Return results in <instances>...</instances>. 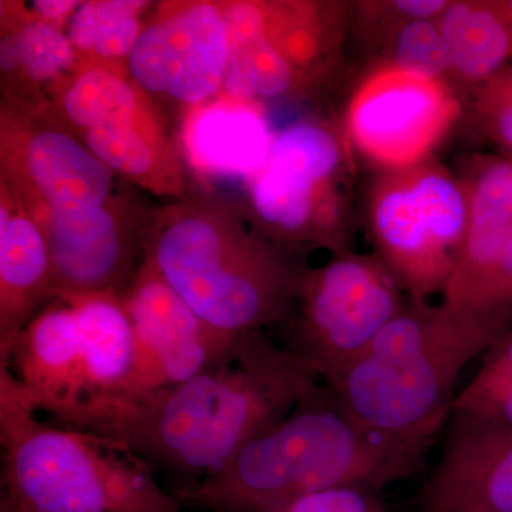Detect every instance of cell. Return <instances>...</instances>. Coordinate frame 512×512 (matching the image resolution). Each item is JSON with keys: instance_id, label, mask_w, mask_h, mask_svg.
<instances>
[{"instance_id": "obj_12", "label": "cell", "mask_w": 512, "mask_h": 512, "mask_svg": "<svg viewBox=\"0 0 512 512\" xmlns=\"http://www.w3.org/2000/svg\"><path fill=\"white\" fill-rule=\"evenodd\" d=\"M228 57L224 2L174 0L148 13L127 67L138 89L180 126L221 96Z\"/></svg>"}, {"instance_id": "obj_20", "label": "cell", "mask_w": 512, "mask_h": 512, "mask_svg": "<svg viewBox=\"0 0 512 512\" xmlns=\"http://www.w3.org/2000/svg\"><path fill=\"white\" fill-rule=\"evenodd\" d=\"M168 124L156 109L126 123L93 128L79 138L114 174L175 201L191 188L183 151Z\"/></svg>"}, {"instance_id": "obj_4", "label": "cell", "mask_w": 512, "mask_h": 512, "mask_svg": "<svg viewBox=\"0 0 512 512\" xmlns=\"http://www.w3.org/2000/svg\"><path fill=\"white\" fill-rule=\"evenodd\" d=\"M508 330L444 301L407 298L375 340L323 383L365 426L426 453L450 419L458 376Z\"/></svg>"}, {"instance_id": "obj_22", "label": "cell", "mask_w": 512, "mask_h": 512, "mask_svg": "<svg viewBox=\"0 0 512 512\" xmlns=\"http://www.w3.org/2000/svg\"><path fill=\"white\" fill-rule=\"evenodd\" d=\"M46 103L77 137L157 109L133 82L127 64L120 63H79L72 74L50 90Z\"/></svg>"}, {"instance_id": "obj_30", "label": "cell", "mask_w": 512, "mask_h": 512, "mask_svg": "<svg viewBox=\"0 0 512 512\" xmlns=\"http://www.w3.org/2000/svg\"><path fill=\"white\" fill-rule=\"evenodd\" d=\"M480 318L511 329L512 319V239L497 271L485 289L476 311Z\"/></svg>"}, {"instance_id": "obj_16", "label": "cell", "mask_w": 512, "mask_h": 512, "mask_svg": "<svg viewBox=\"0 0 512 512\" xmlns=\"http://www.w3.org/2000/svg\"><path fill=\"white\" fill-rule=\"evenodd\" d=\"M420 512H512V431L451 414Z\"/></svg>"}, {"instance_id": "obj_9", "label": "cell", "mask_w": 512, "mask_h": 512, "mask_svg": "<svg viewBox=\"0 0 512 512\" xmlns=\"http://www.w3.org/2000/svg\"><path fill=\"white\" fill-rule=\"evenodd\" d=\"M470 207L463 181L436 160L376 178L367 221L376 255L407 298L443 295L466 242Z\"/></svg>"}, {"instance_id": "obj_17", "label": "cell", "mask_w": 512, "mask_h": 512, "mask_svg": "<svg viewBox=\"0 0 512 512\" xmlns=\"http://www.w3.org/2000/svg\"><path fill=\"white\" fill-rule=\"evenodd\" d=\"M470 207L466 242L443 301L477 315L512 239V154L468 158L458 175Z\"/></svg>"}, {"instance_id": "obj_6", "label": "cell", "mask_w": 512, "mask_h": 512, "mask_svg": "<svg viewBox=\"0 0 512 512\" xmlns=\"http://www.w3.org/2000/svg\"><path fill=\"white\" fill-rule=\"evenodd\" d=\"M5 362L37 413L82 429L134 392L136 336L123 299L114 292L56 298L23 329Z\"/></svg>"}, {"instance_id": "obj_31", "label": "cell", "mask_w": 512, "mask_h": 512, "mask_svg": "<svg viewBox=\"0 0 512 512\" xmlns=\"http://www.w3.org/2000/svg\"><path fill=\"white\" fill-rule=\"evenodd\" d=\"M82 2L74 0H36L30 3V16L43 22L52 23L57 28L67 29L70 19Z\"/></svg>"}, {"instance_id": "obj_14", "label": "cell", "mask_w": 512, "mask_h": 512, "mask_svg": "<svg viewBox=\"0 0 512 512\" xmlns=\"http://www.w3.org/2000/svg\"><path fill=\"white\" fill-rule=\"evenodd\" d=\"M153 212L130 195L113 194L84 210L30 214L45 232L56 298L126 291L143 262Z\"/></svg>"}, {"instance_id": "obj_2", "label": "cell", "mask_w": 512, "mask_h": 512, "mask_svg": "<svg viewBox=\"0 0 512 512\" xmlns=\"http://www.w3.org/2000/svg\"><path fill=\"white\" fill-rule=\"evenodd\" d=\"M143 259L228 338L285 325L308 269L255 231L244 202L205 190L153 212Z\"/></svg>"}, {"instance_id": "obj_19", "label": "cell", "mask_w": 512, "mask_h": 512, "mask_svg": "<svg viewBox=\"0 0 512 512\" xmlns=\"http://www.w3.org/2000/svg\"><path fill=\"white\" fill-rule=\"evenodd\" d=\"M271 140L262 107L224 96L191 111L180 124L185 163L210 178L248 183L264 165Z\"/></svg>"}, {"instance_id": "obj_27", "label": "cell", "mask_w": 512, "mask_h": 512, "mask_svg": "<svg viewBox=\"0 0 512 512\" xmlns=\"http://www.w3.org/2000/svg\"><path fill=\"white\" fill-rule=\"evenodd\" d=\"M450 0H373L357 2V29L373 52L382 47L387 37L409 20H436Z\"/></svg>"}, {"instance_id": "obj_1", "label": "cell", "mask_w": 512, "mask_h": 512, "mask_svg": "<svg viewBox=\"0 0 512 512\" xmlns=\"http://www.w3.org/2000/svg\"><path fill=\"white\" fill-rule=\"evenodd\" d=\"M318 384L311 367L258 330L184 382L109 404L83 431L120 441L177 481L173 488L187 487L217 473Z\"/></svg>"}, {"instance_id": "obj_13", "label": "cell", "mask_w": 512, "mask_h": 512, "mask_svg": "<svg viewBox=\"0 0 512 512\" xmlns=\"http://www.w3.org/2000/svg\"><path fill=\"white\" fill-rule=\"evenodd\" d=\"M460 116L446 80L376 66L346 110L350 147L382 173L430 160Z\"/></svg>"}, {"instance_id": "obj_25", "label": "cell", "mask_w": 512, "mask_h": 512, "mask_svg": "<svg viewBox=\"0 0 512 512\" xmlns=\"http://www.w3.org/2000/svg\"><path fill=\"white\" fill-rule=\"evenodd\" d=\"M451 414L512 431V329L484 353L476 376L456 394Z\"/></svg>"}, {"instance_id": "obj_32", "label": "cell", "mask_w": 512, "mask_h": 512, "mask_svg": "<svg viewBox=\"0 0 512 512\" xmlns=\"http://www.w3.org/2000/svg\"><path fill=\"white\" fill-rule=\"evenodd\" d=\"M0 512H18L9 503L8 498L3 497L2 494H0Z\"/></svg>"}, {"instance_id": "obj_8", "label": "cell", "mask_w": 512, "mask_h": 512, "mask_svg": "<svg viewBox=\"0 0 512 512\" xmlns=\"http://www.w3.org/2000/svg\"><path fill=\"white\" fill-rule=\"evenodd\" d=\"M229 57L221 96L264 107L330 86L343 63L349 10L342 2H224Z\"/></svg>"}, {"instance_id": "obj_7", "label": "cell", "mask_w": 512, "mask_h": 512, "mask_svg": "<svg viewBox=\"0 0 512 512\" xmlns=\"http://www.w3.org/2000/svg\"><path fill=\"white\" fill-rule=\"evenodd\" d=\"M345 130L303 120L272 134L264 165L247 183L252 227L296 256L313 249L350 251L352 157Z\"/></svg>"}, {"instance_id": "obj_23", "label": "cell", "mask_w": 512, "mask_h": 512, "mask_svg": "<svg viewBox=\"0 0 512 512\" xmlns=\"http://www.w3.org/2000/svg\"><path fill=\"white\" fill-rule=\"evenodd\" d=\"M450 76L480 87L512 56V26L503 0H451L436 19Z\"/></svg>"}, {"instance_id": "obj_5", "label": "cell", "mask_w": 512, "mask_h": 512, "mask_svg": "<svg viewBox=\"0 0 512 512\" xmlns=\"http://www.w3.org/2000/svg\"><path fill=\"white\" fill-rule=\"evenodd\" d=\"M0 362L2 495L18 512H181L143 458L120 441L37 416Z\"/></svg>"}, {"instance_id": "obj_28", "label": "cell", "mask_w": 512, "mask_h": 512, "mask_svg": "<svg viewBox=\"0 0 512 512\" xmlns=\"http://www.w3.org/2000/svg\"><path fill=\"white\" fill-rule=\"evenodd\" d=\"M473 113L484 136L512 153V67L478 87Z\"/></svg>"}, {"instance_id": "obj_10", "label": "cell", "mask_w": 512, "mask_h": 512, "mask_svg": "<svg viewBox=\"0 0 512 512\" xmlns=\"http://www.w3.org/2000/svg\"><path fill=\"white\" fill-rule=\"evenodd\" d=\"M402 285L382 259L352 249L306 269L285 348L326 382L375 340L404 303Z\"/></svg>"}, {"instance_id": "obj_33", "label": "cell", "mask_w": 512, "mask_h": 512, "mask_svg": "<svg viewBox=\"0 0 512 512\" xmlns=\"http://www.w3.org/2000/svg\"><path fill=\"white\" fill-rule=\"evenodd\" d=\"M503 6L512 26V0H503Z\"/></svg>"}, {"instance_id": "obj_18", "label": "cell", "mask_w": 512, "mask_h": 512, "mask_svg": "<svg viewBox=\"0 0 512 512\" xmlns=\"http://www.w3.org/2000/svg\"><path fill=\"white\" fill-rule=\"evenodd\" d=\"M55 299L45 232L0 184V362L9 359L23 329Z\"/></svg>"}, {"instance_id": "obj_11", "label": "cell", "mask_w": 512, "mask_h": 512, "mask_svg": "<svg viewBox=\"0 0 512 512\" xmlns=\"http://www.w3.org/2000/svg\"><path fill=\"white\" fill-rule=\"evenodd\" d=\"M0 175L29 214L104 204L116 177L46 101L8 96L0 110Z\"/></svg>"}, {"instance_id": "obj_15", "label": "cell", "mask_w": 512, "mask_h": 512, "mask_svg": "<svg viewBox=\"0 0 512 512\" xmlns=\"http://www.w3.org/2000/svg\"><path fill=\"white\" fill-rule=\"evenodd\" d=\"M121 298L136 336L133 396L190 379L234 342L207 325L146 259Z\"/></svg>"}, {"instance_id": "obj_26", "label": "cell", "mask_w": 512, "mask_h": 512, "mask_svg": "<svg viewBox=\"0 0 512 512\" xmlns=\"http://www.w3.org/2000/svg\"><path fill=\"white\" fill-rule=\"evenodd\" d=\"M377 66H389L431 79L450 76L446 47L436 20H409L387 37L377 50Z\"/></svg>"}, {"instance_id": "obj_24", "label": "cell", "mask_w": 512, "mask_h": 512, "mask_svg": "<svg viewBox=\"0 0 512 512\" xmlns=\"http://www.w3.org/2000/svg\"><path fill=\"white\" fill-rule=\"evenodd\" d=\"M153 5L146 0L82 2L66 29L80 63L127 64Z\"/></svg>"}, {"instance_id": "obj_29", "label": "cell", "mask_w": 512, "mask_h": 512, "mask_svg": "<svg viewBox=\"0 0 512 512\" xmlns=\"http://www.w3.org/2000/svg\"><path fill=\"white\" fill-rule=\"evenodd\" d=\"M264 512H389L382 491L367 485H339L292 498Z\"/></svg>"}, {"instance_id": "obj_21", "label": "cell", "mask_w": 512, "mask_h": 512, "mask_svg": "<svg viewBox=\"0 0 512 512\" xmlns=\"http://www.w3.org/2000/svg\"><path fill=\"white\" fill-rule=\"evenodd\" d=\"M12 5L2 2L3 96L46 101L50 90L77 69L79 56L64 29Z\"/></svg>"}, {"instance_id": "obj_3", "label": "cell", "mask_w": 512, "mask_h": 512, "mask_svg": "<svg viewBox=\"0 0 512 512\" xmlns=\"http://www.w3.org/2000/svg\"><path fill=\"white\" fill-rule=\"evenodd\" d=\"M424 454L365 426L332 389L318 384L217 473L171 493L181 507L264 512L339 485L382 491L420 471Z\"/></svg>"}]
</instances>
